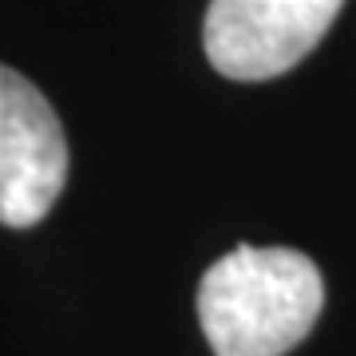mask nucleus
<instances>
[{
    "instance_id": "obj_2",
    "label": "nucleus",
    "mask_w": 356,
    "mask_h": 356,
    "mask_svg": "<svg viewBox=\"0 0 356 356\" xmlns=\"http://www.w3.org/2000/svg\"><path fill=\"white\" fill-rule=\"evenodd\" d=\"M341 8L344 0H210L206 60L238 83L273 79L317 48Z\"/></svg>"
},
{
    "instance_id": "obj_1",
    "label": "nucleus",
    "mask_w": 356,
    "mask_h": 356,
    "mask_svg": "<svg viewBox=\"0 0 356 356\" xmlns=\"http://www.w3.org/2000/svg\"><path fill=\"white\" fill-rule=\"evenodd\" d=\"M325 309L313 257L285 245H238L198 285V321L214 356H285Z\"/></svg>"
},
{
    "instance_id": "obj_3",
    "label": "nucleus",
    "mask_w": 356,
    "mask_h": 356,
    "mask_svg": "<svg viewBox=\"0 0 356 356\" xmlns=\"http://www.w3.org/2000/svg\"><path fill=\"white\" fill-rule=\"evenodd\" d=\"M67 139L48 95L0 64V226L44 222L67 186Z\"/></svg>"
}]
</instances>
